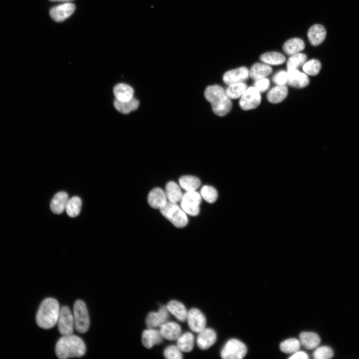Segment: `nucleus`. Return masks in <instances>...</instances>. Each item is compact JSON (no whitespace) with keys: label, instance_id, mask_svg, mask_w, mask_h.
I'll list each match as a JSON object with an SVG mask.
<instances>
[{"label":"nucleus","instance_id":"0eeeda50","mask_svg":"<svg viewBox=\"0 0 359 359\" xmlns=\"http://www.w3.org/2000/svg\"><path fill=\"white\" fill-rule=\"evenodd\" d=\"M200 195L195 191H188L183 195L181 207L189 215L196 216L200 212V205L201 203Z\"/></svg>","mask_w":359,"mask_h":359},{"label":"nucleus","instance_id":"4be33fe9","mask_svg":"<svg viewBox=\"0 0 359 359\" xmlns=\"http://www.w3.org/2000/svg\"><path fill=\"white\" fill-rule=\"evenodd\" d=\"M288 95V89L286 86H277L271 89L267 95L269 102L277 104L283 102Z\"/></svg>","mask_w":359,"mask_h":359},{"label":"nucleus","instance_id":"7c9ffc66","mask_svg":"<svg viewBox=\"0 0 359 359\" xmlns=\"http://www.w3.org/2000/svg\"><path fill=\"white\" fill-rule=\"evenodd\" d=\"M260 59L266 64L274 66L282 65L286 61L285 57L277 52L265 53L260 56Z\"/></svg>","mask_w":359,"mask_h":359},{"label":"nucleus","instance_id":"6ab92c4d","mask_svg":"<svg viewBox=\"0 0 359 359\" xmlns=\"http://www.w3.org/2000/svg\"><path fill=\"white\" fill-rule=\"evenodd\" d=\"M326 37V31L324 27L321 25H314L312 26L308 32V38L311 44L314 46L321 44Z\"/></svg>","mask_w":359,"mask_h":359},{"label":"nucleus","instance_id":"cd10ccee","mask_svg":"<svg viewBox=\"0 0 359 359\" xmlns=\"http://www.w3.org/2000/svg\"><path fill=\"white\" fill-rule=\"evenodd\" d=\"M194 346V337L191 332H186L177 339V347L181 352H189Z\"/></svg>","mask_w":359,"mask_h":359},{"label":"nucleus","instance_id":"bb28decb","mask_svg":"<svg viewBox=\"0 0 359 359\" xmlns=\"http://www.w3.org/2000/svg\"><path fill=\"white\" fill-rule=\"evenodd\" d=\"M305 48L304 42L300 39L293 38L286 41L283 50L287 55L291 56L303 51Z\"/></svg>","mask_w":359,"mask_h":359},{"label":"nucleus","instance_id":"37998d69","mask_svg":"<svg viewBox=\"0 0 359 359\" xmlns=\"http://www.w3.org/2000/svg\"><path fill=\"white\" fill-rule=\"evenodd\" d=\"M50 1L52 2H68L69 1H73V0H50Z\"/></svg>","mask_w":359,"mask_h":359},{"label":"nucleus","instance_id":"9b49d317","mask_svg":"<svg viewBox=\"0 0 359 359\" xmlns=\"http://www.w3.org/2000/svg\"><path fill=\"white\" fill-rule=\"evenodd\" d=\"M75 10L76 6L74 4L66 3L52 8L50 15L56 22H61L72 15Z\"/></svg>","mask_w":359,"mask_h":359},{"label":"nucleus","instance_id":"aec40b11","mask_svg":"<svg viewBox=\"0 0 359 359\" xmlns=\"http://www.w3.org/2000/svg\"><path fill=\"white\" fill-rule=\"evenodd\" d=\"M69 201V196L65 192L58 193L53 198L50 207L52 211L55 214H61L66 209Z\"/></svg>","mask_w":359,"mask_h":359},{"label":"nucleus","instance_id":"423d86ee","mask_svg":"<svg viewBox=\"0 0 359 359\" xmlns=\"http://www.w3.org/2000/svg\"><path fill=\"white\" fill-rule=\"evenodd\" d=\"M247 353V348L244 343L235 339L228 341L224 346L221 353L224 359H241Z\"/></svg>","mask_w":359,"mask_h":359},{"label":"nucleus","instance_id":"6e6552de","mask_svg":"<svg viewBox=\"0 0 359 359\" xmlns=\"http://www.w3.org/2000/svg\"><path fill=\"white\" fill-rule=\"evenodd\" d=\"M57 324L59 332L63 336L73 333L75 327L74 318L68 307L63 306L60 309Z\"/></svg>","mask_w":359,"mask_h":359},{"label":"nucleus","instance_id":"412c9836","mask_svg":"<svg viewBox=\"0 0 359 359\" xmlns=\"http://www.w3.org/2000/svg\"><path fill=\"white\" fill-rule=\"evenodd\" d=\"M114 94L116 100L120 102H126L134 98V91L133 89L129 85L120 84L115 87Z\"/></svg>","mask_w":359,"mask_h":359},{"label":"nucleus","instance_id":"ddd939ff","mask_svg":"<svg viewBox=\"0 0 359 359\" xmlns=\"http://www.w3.org/2000/svg\"><path fill=\"white\" fill-rule=\"evenodd\" d=\"M249 71L245 67H240L226 72L223 76V82L227 85L243 83L249 77Z\"/></svg>","mask_w":359,"mask_h":359},{"label":"nucleus","instance_id":"f8f14e48","mask_svg":"<svg viewBox=\"0 0 359 359\" xmlns=\"http://www.w3.org/2000/svg\"><path fill=\"white\" fill-rule=\"evenodd\" d=\"M169 318V310L166 306H162L157 312H150L146 319L148 328L161 327L166 323Z\"/></svg>","mask_w":359,"mask_h":359},{"label":"nucleus","instance_id":"7ed1b4c3","mask_svg":"<svg viewBox=\"0 0 359 359\" xmlns=\"http://www.w3.org/2000/svg\"><path fill=\"white\" fill-rule=\"evenodd\" d=\"M60 309L59 303L56 299L53 298L45 299L37 314L38 325L45 329L54 327L57 324Z\"/></svg>","mask_w":359,"mask_h":359},{"label":"nucleus","instance_id":"20e7f679","mask_svg":"<svg viewBox=\"0 0 359 359\" xmlns=\"http://www.w3.org/2000/svg\"><path fill=\"white\" fill-rule=\"evenodd\" d=\"M160 209L162 215L175 227L182 228L188 224V220L185 212L180 209L176 203L167 201Z\"/></svg>","mask_w":359,"mask_h":359},{"label":"nucleus","instance_id":"2f4dec72","mask_svg":"<svg viewBox=\"0 0 359 359\" xmlns=\"http://www.w3.org/2000/svg\"><path fill=\"white\" fill-rule=\"evenodd\" d=\"M82 205V200L78 197H74L69 200L66 209L68 216L71 218L78 216L80 213Z\"/></svg>","mask_w":359,"mask_h":359},{"label":"nucleus","instance_id":"2eb2a0df","mask_svg":"<svg viewBox=\"0 0 359 359\" xmlns=\"http://www.w3.org/2000/svg\"><path fill=\"white\" fill-rule=\"evenodd\" d=\"M199 333L197 344L201 350L209 349L217 341L216 333L212 329L206 328Z\"/></svg>","mask_w":359,"mask_h":359},{"label":"nucleus","instance_id":"b1692460","mask_svg":"<svg viewBox=\"0 0 359 359\" xmlns=\"http://www.w3.org/2000/svg\"><path fill=\"white\" fill-rule=\"evenodd\" d=\"M299 338L301 344L309 350L317 347L320 343L319 336L313 332H302Z\"/></svg>","mask_w":359,"mask_h":359},{"label":"nucleus","instance_id":"1a4fd4ad","mask_svg":"<svg viewBox=\"0 0 359 359\" xmlns=\"http://www.w3.org/2000/svg\"><path fill=\"white\" fill-rule=\"evenodd\" d=\"M261 101L260 92L254 87H249L241 96L239 104L242 110L249 111L257 108Z\"/></svg>","mask_w":359,"mask_h":359},{"label":"nucleus","instance_id":"5701e85b","mask_svg":"<svg viewBox=\"0 0 359 359\" xmlns=\"http://www.w3.org/2000/svg\"><path fill=\"white\" fill-rule=\"evenodd\" d=\"M167 307L169 312L179 321L184 322L187 319L188 312L182 303L177 300H171L168 303Z\"/></svg>","mask_w":359,"mask_h":359},{"label":"nucleus","instance_id":"ea45409f","mask_svg":"<svg viewBox=\"0 0 359 359\" xmlns=\"http://www.w3.org/2000/svg\"><path fill=\"white\" fill-rule=\"evenodd\" d=\"M272 81L277 86H286L288 84L287 72L284 71L278 72L274 76Z\"/></svg>","mask_w":359,"mask_h":359},{"label":"nucleus","instance_id":"f03ea898","mask_svg":"<svg viewBox=\"0 0 359 359\" xmlns=\"http://www.w3.org/2000/svg\"><path fill=\"white\" fill-rule=\"evenodd\" d=\"M205 97L212 106L214 114L219 117H224L230 112L232 107L231 99L226 91L218 85L207 87Z\"/></svg>","mask_w":359,"mask_h":359},{"label":"nucleus","instance_id":"e433bc0d","mask_svg":"<svg viewBox=\"0 0 359 359\" xmlns=\"http://www.w3.org/2000/svg\"><path fill=\"white\" fill-rule=\"evenodd\" d=\"M201 193L204 200L210 204L214 203L218 199V192L212 187L204 186L201 189Z\"/></svg>","mask_w":359,"mask_h":359},{"label":"nucleus","instance_id":"473e14b6","mask_svg":"<svg viewBox=\"0 0 359 359\" xmlns=\"http://www.w3.org/2000/svg\"><path fill=\"white\" fill-rule=\"evenodd\" d=\"M228 86L226 91L231 99L241 98L247 89V85L243 83L232 84Z\"/></svg>","mask_w":359,"mask_h":359},{"label":"nucleus","instance_id":"393cba45","mask_svg":"<svg viewBox=\"0 0 359 359\" xmlns=\"http://www.w3.org/2000/svg\"><path fill=\"white\" fill-rule=\"evenodd\" d=\"M272 72V68L266 64L257 63L250 69L249 76L254 80L266 78Z\"/></svg>","mask_w":359,"mask_h":359},{"label":"nucleus","instance_id":"f3484780","mask_svg":"<svg viewBox=\"0 0 359 359\" xmlns=\"http://www.w3.org/2000/svg\"><path fill=\"white\" fill-rule=\"evenodd\" d=\"M181 328L175 322H166L160 327V332L163 337L170 341L177 340L181 335Z\"/></svg>","mask_w":359,"mask_h":359},{"label":"nucleus","instance_id":"a878e982","mask_svg":"<svg viewBox=\"0 0 359 359\" xmlns=\"http://www.w3.org/2000/svg\"><path fill=\"white\" fill-rule=\"evenodd\" d=\"M114 106L118 112L124 115H127L138 109L139 102L134 98L126 102H120L116 100Z\"/></svg>","mask_w":359,"mask_h":359},{"label":"nucleus","instance_id":"f257e3e1","mask_svg":"<svg viewBox=\"0 0 359 359\" xmlns=\"http://www.w3.org/2000/svg\"><path fill=\"white\" fill-rule=\"evenodd\" d=\"M86 351L84 341L73 334L63 336L58 340L56 346V355L61 359L80 358L84 356Z\"/></svg>","mask_w":359,"mask_h":359},{"label":"nucleus","instance_id":"58836bf2","mask_svg":"<svg viewBox=\"0 0 359 359\" xmlns=\"http://www.w3.org/2000/svg\"><path fill=\"white\" fill-rule=\"evenodd\" d=\"M164 355L168 359H182L183 355L178 347L174 345L168 346L164 352Z\"/></svg>","mask_w":359,"mask_h":359},{"label":"nucleus","instance_id":"a19ab883","mask_svg":"<svg viewBox=\"0 0 359 359\" xmlns=\"http://www.w3.org/2000/svg\"><path fill=\"white\" fill-rule=\"evenodd\" d=\"M254 87L260 93L265 92L270 87V81L266 78L255 80L254 83Z\"/></svg>","mask_w":359,"mask_h":359},{"label":"nucleus","instance_id":"c9c22d12","mask_svg":"<svg viewBox=\"0 0 359 359\" xmlns=\"http://www.w3.org/2000/svg\"><path fill=\"white\" fill-rule=\"evenodd\" d=\"M321 69V64L317 60H311L306 62L303 66V70L306 74L315 76L317 75Z\"/></svg>","mask_w":359,"mask_h":359},{"label":"nucleus","instance_id":"dca6fc26","mask_svg":"<svg viewBox=\"0 0 359 359\" xmlns=\"http://www.w3.org/2000/svg\"><path fill=\"white\" fill-rule=\"evenodd\" d=\"M160 331L154 328H149L143 331L142 336V342L143 346L147 349H151L155 345L161 344L163 341Z\"/></svg>","mask_w":359,"mask_h":359},{"label":"nucleus","instance_id":"72a5a7b5","mask_svg":"<svg viewBox=\"0 0 359 359\" xmlns=\"http://www.w3.org/2000/svg\"><path fill=\"white\" fill-rule=\"evenodd\" d=\"M307 56L302 53H297L291 55L287 62L288 71L296 70L298 68L303 66L307 61Z\"/></svg>","mask_w":359,"mask_h":359},{"label":"nucleus","instance_id":"f704fd0d","mask_svg":"<svg viewBox=\"0 0 359 359\" xmlns=\"http://www.w3.org/2000/svg\"><path fill=\"white\" fill-rule=\"evenodd\" d=\"M300 345V341L295 338H291L282 342L280 345V349L285 353H294L298 351Z\"/></svg>","mask_w":359,"mask_h":359},{"label":"nucleus","instance_id":"9d476101","mask_svg":"<svg viewBox=\"0 0 359 359\" xmlns=\"http://www.w3.org/2000/svg\"><path fill=\"white\" fill-rule=\"evenodd\" d=\"M187 320L190 329L194 332L200 333L206 327L205 316L199 309L192 308L188 313Z\"/></svg>","mask_w":359,"mask_h":359},{"label":"nucleus","instance_id":"4468645a","mask_svg":"<svg viewBox=\"0 0 359 359\" xmlns=\"http://www.w3.org/2000/svg\"><path fill=\"white\" fill-rule=\"evenodd\" d=\"M288 84L296 89H303L309 84V79L307 75L301 73L298 70L288 71Z\"/></svg>","mask_w":359,"mask_h":359},{"label":"nucleus","instance_id":"79ce46f5","mask_svg":"<svg viewBox=\"0 0 359 359\" xmlns=\"http://www.w3.org/2000/svg\"><path fill=\"white\" fill-rule=\"evenodd\" d=\"M289 359H309V357L308 355L302 351H297L289 358Z\"/></svg>","mask_w":359,"mask_h":359},{"label":"nucleus","instance_id":"c756f323","mask_svg":"<svg viewBox=\"0 0 359 359\" xmlns=\"http://www.w3.org/2000/svg\"><path fill=\"white\" fill-rule=\"evenodd\" d=\"M180 186L186 191H195L201 186L200 179L192 176H185L179 179Z\"/></svg>","mask_w":359,"mask_h":359},{"label":"nucleus","instance_id":"4c0bfd02","mask_svg":"<svg viewBox=\"0 0 359 359\" xmlns=\"http://www.w3.org/2000/svg\"><path fill=\"white\" fill-rule=\"evenodd\" d=\"M333 356V350L328 346L319 347L313 353V357L315 359H329Z\"/></svg>","mask_w":359,"mask_h":359},{"label":"nucleus","instance_id":"39448f33","mask_svg":"<svg viewBox=\"0 0 359 359\" xmlns=\"http://www.w3.org/2000/svg\"><path fill=\"white\" fill-rule=\"evenodd\" d=\"M73 315L77 331L81 333L87 332L90 327V320L87 305L83 301L78 300L76 301Z\"/></svg>","mask_w":359,"mask_h":359},{"label":"nucleus","instance_id":"a211bd4d","mask_svg":"<svg viewBox=\"0 0 359 359\" xmlns=\"http://www.w3.org/2000/svg\"><path fill=\"white\" fill-rule=\"evenodd\" d=\"M167 196L164 191L158 188L152 190L149 194L148 201L153 208L161 209L167 203Z\"/></svg>","mask_w":359,"mask_h":359},{"label":"nucleus","instance_id":"c85d7f7f","mask_svg":"<svg viewBox=\"0 0 359 359\" xmlns=\"http://www.w3.org/2000/svg\"><path fill=\"white\" fill-rule=\"evenodd\" d=\"M166 195L169 201L177 203L181 200L183 194L180 187L174 182H169L166 186Z\"/></svg>","mask_w":359,"mask_h":359}]
</instances>
